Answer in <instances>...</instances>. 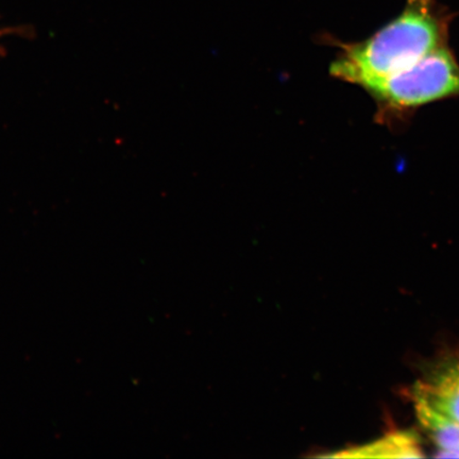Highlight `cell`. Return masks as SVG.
<instances>
[{
	"instance_id": "6da1fadb",
	"label": "cell",
	"mask_w": 459,
	"mask_h": 459,
	"mask_svg": "<svg viewBox=\"0 0 459 459\" xmlns=\"http://www.w3.org/2000/svg\"><path fill=\"white\" fill-rule=\"evenodd\" d=\"M450 16L435 0H406L402 13L365 41H335L333 77L365 91L447 45Z\"/></svg>"
},
{
	"instance_id": "7a4b0ae2",
	"label": "cell",
	"mask_w": 459,
	"mask_h": 459,
	"mask_svg": "<svg viewBox=\"0 0 459 459\" xmlns=\"http://www.w3.org/2000/svg\"><path fill=\"white\" fill-rule=\"evenodd\" d=\"M366 91L377 103L382 124L404 122L429 103L459 96V62L446 45Z\"/></svg>"
},
{
	"instance_id": "3957f363",
	"label": "cell",
	"mask_w": 459,
	"mask_h": 459,
	"mask_svg": "<svg viewBox=\"0 0 459 459\" xmlns=\"http://www.w3.org/2000/svg\"><path fill=\"white\" fill-rule=\"evenodd\" d=\"M414 398L426 401L441 414L459 423V358L443 361L416 384Z\"/></svg>"
},
{
	"instance_id": "277c9868",
	"label": "cell",
	"mask_w": 459,
	"mask_h": 459,
	"mask_svg": "<svg viewBox=\"0 0 459 459\" xmlns=\"http://www.w3.org/2000/svg\"><path fill=\"white\" fill-rule=\"evenodd\" d=\"M419 421L438 446V457H459V423L441 414L426 401L414 398Z\"/></svg>"
},
{
	"instance_id": "5b68a950",
	"label": "cell",
	"mask_w": 459,
	"mask_h": 459,
	"mask_svg": "<svg viewBox=\"0 0 459 459\" xmlns=\"http://www.w3.org/2000/svg\"><path fill=\"white\" fill-rule=\"evenodd\" d=\"M350 456L421 458L424 455L414 433L399 432L390 434L375 444L361 447Z\"/></svg>"
}]
</instances>
